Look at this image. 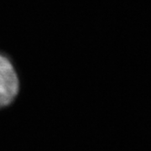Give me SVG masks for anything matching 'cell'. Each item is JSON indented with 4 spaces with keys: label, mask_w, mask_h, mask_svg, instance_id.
<instances>
[{
    "label": "cell",
    "mask_w": 151,
    "mask_h": 151,
    "mask_svg": "<svg viewBox=\"0 0 151 151\" xmlns=\"http://www.w3.org/2000/svg\"><path fill=\"white\" fill-rule=\"evenodd\" d=\"M19 89V81L10 60L0 54V107L11 103Z\"/></svg>",
    "instance_id": "1"
}]
</instances>
